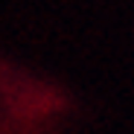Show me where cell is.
<instances>
[{
	"instance_id": "cell-1",
	"label": "cell",
	"mask_w": 134,
	"mask_h": 134,
	"mask_svg": "<svg viewBox=\"0 0 134 134\" xmlns=\"http://www.w3.org/2000/svg\"><path fill=\"white\" fill-rule=\"evenodd\" d=\"M47 111L50 102L41 87H29L24 79L0 73V134H32Z\"/></svg>"
}]
</instances>
